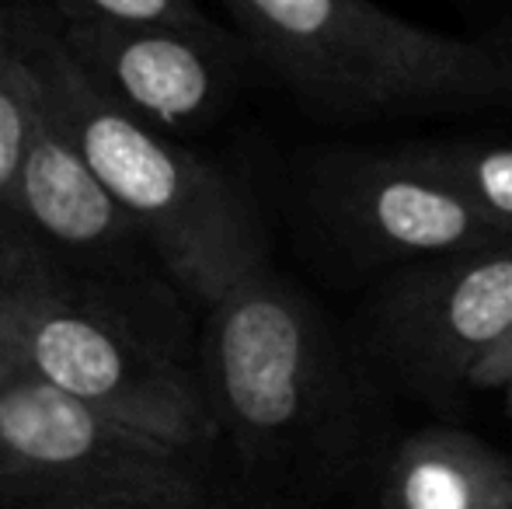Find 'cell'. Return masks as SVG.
<instances>
[{
	"label": "cell",
	"instance_id": "1",
	"mask_svg": "<svg viewBox=\"0 0 512 509\" xmlns=\"http://www.w3.org/2000/svg\"><path fill=\"white\" fill-rule=\"evenodd\" d=\"M359 363L321 307L265 265L209 307L199 377L216 429L251 471L321 489L370 450Z\"/></svg>",
	"mask_w": 512,
	"mask_h": 509
},
{
	"label": "cell",
	"instance_id": "2",
	"mask_svg": "<svg viewBox=\"0 0 512 509\" xmlns=\"http://www.w3.org/2000/svg\"><path fill=\"white\" fill-rule=\"evenodd\" d=\"M0 14L32 67L42 109L81 150L185 297L209 311L237 283L265 269L262 220L216 164L98 91L39 7L4 0Z\"/></svg>",
	"mask_w": 512,
	"mask_h": 509
},
{
	"label": "cell",
	"instance_id": "3",
	"mask_svg": "<svg viewBox=\"0 0 512 509\" xmlns=\"http://www.w3.org/2000/svg\"><path fill=\"white\" fill-rule=\"evenodd\" d=\"M0 286L35 377L189 454L216 443L203 377L182 363L178 335L140 325L119 290L63 269L11 224L0 227Z\"/></svg>",
	"mask_w": 512,
	"mask_h": 509
},
{
	"label": "cell",
	"instance_id": "4",
	"mask_svg": "<svg viewBox=\"0 0 512 509\" xmlns=\"http://www.w3.org/2000/svg\"><path fill=\"white\" fill-rule=\"evenodd\" d=\"M251 53L331 116L512 109V70L485 42L405 21L373 0H220Z\"/></svg>",
	"mask_w": 512,
	"mask_h": 509
},
{
	"label": "cell",
	"instance_id": "5",
	"mask_svg": "<svg viewBox=\"0 0 512 509\" xmlns=\"http://www.w3.org/2000/svg\"><path fill=\"white\" fill-rule=\"evenodd\" d=\"M199 454L108 419L21 363L0 377L7 496L108 509H203Z\"/></svg>",
	"mask_w": 512,
	"mask_h": 509
},
{
	"label": "cell",
	"instance_id": "6",
	"mask_svg": "<svg viewBox=\"0 0 512 509\" xmlns=\"http://www.w3.org/2000/svg\"><path fill=\"white\" fill-rule=\"evenodd\" d=\"M512 321V238L394 265L363 300L356 342L366 367L415 398L450 405Z\"/></svg>",
	"mask_w": 512,
	"mask_h": 509
},
{
	"label": "cell",
	"instance_id": "7",
	"mask_svg": "<svg viewBox=\"0 0 512 509\" xmlns=\"http://www.w3.org/2000/svg\"><path fill=\"white\" fill-rule=\"evenodd\" d=\"M304 206L352 262L405 265L502 241L415 150H324L304 164Z\"/></svg>",
	"mask_w": 512,
	"mask_h": 509
},
{
	"label": "cell",
	"instance_id": "8",
	"mask_svg": "<svg viewBox=\"0 0 512 509\" xmlns=\"http://www.w3.org/2000/svg\"><path fill=\"white\" fill-rule=\"evenodd\" d=\"M46 21L98 91L164 133L209 123L230 95L237 49L223 28L192 32Z\"/></svg>",
	"mask_w": 512,
	"mask_h": 509
},
{
	"label": "cell",
	"instance_id": "9",
	"mask_svg": "<svg viewBox=\"0 0 512 509\" xmlns=\"http://www.w3.org/2000/svg\"><path fill=\"white\" fill-rule=\"evenodd\" d=\"M11 227L63 269L91 283H102L98 276H115L140 248H147L133 220L108 196L102 178L46 109H39V123L21 164Z\"/></svg>",
	"mask_w": 512,
	"mask_h": 509
},
{
	"label": "cell",
	"instance_id": "10",
	"mask_svg": "<svg viewBox=\"0 0 512 509\" xmlns=\"http://www.w3.org/2000/svg\"><path fill=\"white\" fill-rule=\"evenodd\" d=\"M377 509H512V457L457 426H425L391 450Z\"/></svg>",
	"mask_w": 512,
	"mask_h": 509
},
{
	"label": "cell",
	"instance_id": "11",
	"mask_svg": "<svg viewBox=\"0 0 512 509\" xmlns=\"http://www.w3.org/2000/svg\"><path fill=\"white\" fill-rule=\"evenodd\" d=\"M415 157L439 175L495 234L512 238V147L495 143H432Z\"/></svg>",
	"mask_w": 512,
	"mask_h": 509
},
{
	"label": "cell",
	"instance_id": "12",
	"mask_svg": "<svg viewBox=\"0 0 512 509\" xmlns=\"http://www.w3.org/2000/svg\"><path fill=\"white\" fill-rule=\"evenodd\" d=\"M4 4V0H0ZM39 84L25 53L14 46L0 14V227L11 224L14 189L39 123Z\"/></svg>",
	"mask_w": 512,
	"mask_h": 509
},
{
	"label": "cell",
	"instance_id": "13",
	"mask_svg": "<svg viewBox=\"0 0 512 509\" xmlns=\"http://www.w3.org/2000/svg\"><path fill=\"white\" fill-rule=\"evenodd\" d=\"M53 21L108 28H192L216 32L196 0H28Z\"/></svg>",
	"mask_w": 512,
	"mask_h": 509
},
{
	"label": "cell",
	"instance_id": "14",
	"mask_svg": "<svg viewBox=\"0 0 512 509\" xmlns=\"http://www.w3.org/2000/svg\"><path fill=\"white\" fill-rule=\"evenodd\" d=\"M471 387L474 391H506V387H512V321L474 367Z\"/></svg>",
	"mask_w": 512,
	"mask_h": 509
},
{
	"label": "cell",
	"instance_id": "15",
	"mask_svg": "<svg viewBox=\"0 0 512 509\" xmlns=\"http://www.w3.org/2000/svg\"><path fill=\"white\" fill-rule=\"evenodd\" d=\"M14 367H21L18 335H14V318H11V307H7V293H4V286H0V377L11 374Z\"/></svg>",
	"mask_w": 512,
	"mask_h": 509
},
{
	"label": "cell",
	"instance_id": "16",
	"mask_svg": "<svg viewBox=\"0 0 512 509\" xmlns=\"http://www.w3.org/2000/svg\"><path fill=\"white\" fill-rule=\"evenodd\" d=\"M481 42H485V46L492 49V53L499 56V60L512 70V18L502 21V25L495 28V32L488 35V39H481Z\"/></svg>",
	"mask_w": 512,
	"mask_h": 509
},
{
	"label": "cell",
	"instance_id": "17",
	"mask_svg": "<svg viewBox=\"0 0 512 509\" xmlns=\"http://www.w3.org/2000/svg\"><path fill=\"white\" fill-rule=\"evenodd\" d=\"M39 509H108V506H84V503H42Z\"/></svg>",
	"mask_w": 512,
	"mask_h": 509
},
{
	"label": "cell",
	"instance_id": "18",
	"mask_svg": "<svg viewBox=\"0 0 512 509\" xmlns=\"http://www.w3.org/2000/svg\"><path fill=\"white\" fill-rule=\"evenodd\" d=\"M506 412L512 415V387H506Z\"/></svg>",
	"mask_w": 512,
	"mask_h": 509
},
{
	"label": "cell",
	"instance_id": "19",
	"mask_svg": "<svg viewBox=\"0 0 512 509\" xmlns=\"http://www.w3.org/2000/svg\"><path fill=\"white\" fill-rule=\"evenodd\" d=\"M0 496H7V485H4V475H0Z\"/></svg>",
	"mask_w": 512,
	"mask_h": 509
}]
</instances>
